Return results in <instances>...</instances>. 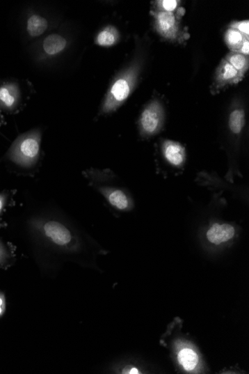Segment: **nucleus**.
Segmentation results:
<instances>
[{"label": "nucleus", "mask_w": 249, "mask_h": 374, "mask_svg": "<svg viewBox=\"0 0 249 374\" xmlns=\"http://www.w3.org/2000/svg\"><path fill=\"white\" fill-rule=\"evenodd\" d=\"M84 176L91 188L102 194L112 207L120 211L131 209V193L117 175L109 170L90 169L85 171Z\"/></svg>", "instance_id": "nucleus-1"}, {"label": "nucleus", "mask_w": 249, "mask_h": 374, "mask_svg": "<svg viewBox=\"0 0 249 374\" xmlns=\"http://www.w3.org/2000/svg\"><path fill=\"white\" fill-rule=\"evenodd\" d=\"M40 134L30 132L17 139L8 153V158L24 169L33 167L40 153Z\"/></svg>", "instance_id": "nucleus-2"}, {"label": "nucleus", "mask_w": 249, "mask_h": 374, "mask_svg": "<svg viewBox=\"0 0 249 374\" xmlns=\"http://www.w3.org/2000/svg\"><path fill=\"white\" fill-rule=\"evenodd\" d=\"M165 110L159 100L152 101L143 109L139 119V130L143 139H148L156 136L163 128Z\"/></svg>", "instance_id": "nucleus-3"}, {"label": "nucleus", "mask_w": 249, "mask_h": 374, "mask_svg": "<svg viewBox=\"0 0 249 374\" xmlns=\"http://www.w3.org/2000/svg\"><path fill=\"white\" fill-rule=\"evenodd\" d=\"M134 78L132 75L120 78L114 82L101 114H109L116 111L130 95Z\"/></svg>", "instance_id": "nucleus-4"}, {"label": "nucleus", "mask_w": 249, "mask_h": 374, "mask_svg": "<svg viewBox=\"0 0 249 374\" xmlns=\"http://www.w3.org/2000/svg\"><path fill=\"white\" fill-rule=\"evenodd\" d=\"M244 76L225 59H223L216 70L211 91L214 95H216L226 87L237 84L244 78Z\"/></svg>", "instance_id": "nucleus-5"}, {"label": "nucleus", "mask_w": 249, "mask_h": 374, "mask_svg": "<svg viewBox=\"0 0 249 374\" xmlns=\"http://www.w3.org/2000/svg\"><path fill=\"white\" fill-rule=\"evenodd\" d=\"M163 159L170 168L177 171H183L186 163L185 148L179 142L165 140L161 145Z\"/></svg>", "instance_id": "nucleus-6"}, {"label": "nucleus", "mask_w": 249, "mask_h": 374, "mask_svg": "<svg viewBox=\"0 0 249 374\" xmlns=\"http://www.w3.org/2000/svg\"><path fill=\"white\" fill-rule=\"evenodd\" d=\"M155 29L163 38L179 40L181 32L178 17L173 13L157 12L154 15Z\"/></svg>", "instance_id": "nucleus-7"}, {"label": "nucleus", "mask_w": 249, "mask_h": 374, "mask_svg": "<svg viewBox=\"0 0 249 374\" xmlns=\"http://www.w3.org/2000/svg\"><path fill=\"white\" fill-rule=\"evenodd\" d=\"M42 231L45 235L55 245L67 248L74 241L69 228L60 221L49 220L44 224Z\"/></svg>", "instance_id": "nucleus-8"}, {"label": "nucleus", "mask_w": 249, "mask_h": 374, "mask_svg": "<svg viewBox=\"0 0 249 374\" xmlns=\"http://www.w3.org/2000/svg\"><path fill=\"white\" fill-rule=\"evenodd\" d=\"M235 228L230 224H214L207 231V241L219 246L232 240L235 235Z\"/></svg>", "instance_id": "nucleus-9"}, {"label": "nucleus", "mask_w": 249, "mask_h": 374, "mask_svg": "<svg viewBox=\"0 0 249 374\" xmlns=\"http://www.w3.org/2000/svg\"><path fill=\"white\" fill-rule=\"evenodd\" d=\"M246 125V111L243 108L233 109L227 118V128L232 137L240 139Z\"/></svg>", "instance_id": "nucleus-10"}, {"label": "nucleus", "mask_w": 249, "mask_h": 374, "mask_svg": "<svg viewBox=\"0 0 249 374\" xmlns=\"http://www.w3.org/2000/svg\"><path fill=\"white\" fill-rule=\"evenodd\" d=\"M66 40L59 35H50L44 40L43 47L49 55H56L61 53L66 47Z\"/></svg>", "instance_id": "nucleus-11"}, {"label": "nucleus", "mask_w": 249, "mask_h": 374, "mask_svg": "<svg viewBox=\"0 0 249 374\" xmlns=\"http://www.w3.org/2000/svg\"><path fill=\"white\" fill-rule=\"evenodd\" d=\"M17 93L12 86L0 87V105L6 109H13L17 103Z\"/></svg>", "instance_id": "nucleus-12"}, {"label": "nucleus", "mask_w": 249, "mask_h": 374, "mask_svg": "<svg viewBox=\"0 0 249 374\" xmlns=\"http://www.w3.org/2000/svg\"><path fill=\"white\" fill-rule=\"evenodd\" d=\"M47 20L37 15L31 16L27 22L28 33L31 36L38 37L42 35L47 29Z\"/></svg>", "instance_id": "nucleus-13"}, {"label": "nucleus", "mask_w": 249, "mask_h": 374, "mask_svg": "<svg viewBox=\"0 0 249 374\" xmlns=\"http://www.w3.org/2000/svg\"><path fill=\"white\" fill-rule=\"evenodd\" d=\"M119 39V33L115 28L109 26L102 30L97 38V43L102 47H111Z\"/></svg>", "instance_id": "nucleus-14"}, {"label": "nucleus", "mask_w": 249, "mask_h": 374, "mask_svg": "<svg viewBox=\"0 0 249 374\" xmlns=\"http://www.w3.org/2000/svg\"><path fill=\"white\" fill-rule=\"evenodd\" d=\"M179 361L186 371H191L198 364L199 358L193 350L186 348L179 352Z\"/></svg>", "instance_id": "nucleus-15"}, {"label": "nucleus", "mask_w": 249, "mask_h": 374, "mask_svg": "<svg viewBox=\"0 0 249 374\" xmlns=\"http://www.w3.org/2000/svg\"><path fill=\"white\" fill-rule=\"evenodd\" d=\"M225 59L243 75H245L246 72L248 70V56L235 53V52H231Z\"/></svg>", "instance_id": "nucleus-16"}, {"label": "nucleus", "mask_w": 249, "mask_h": 374, "mask_svg": "<svg viewBox=\"0 0 249 374\" xmlns=\"http://www.w3.org/2000/svg\"><path fill=\"white\" fill-rule=\"evenodd\" d=\"M225 38L227 47H230L232 52H236L239 47L241 46L243 41L246 39H248V38H245L242 33L233 28L227 30Z\"/></svg>", "instance_id": "nucleus-17"}, {"label": "nucleus", "mask_w": 249, "mask_h": 374, "mask_svg": "<svg viewBox=\"0 0 249 374\" xmlns=\"http://www.w3.org/2000/svg\"><path fill=\"white\" fill-rule=\"evenodd\" d=\"M156 3L159 9V11L166 13H173L179 5V2L175 1V0H166V1H158Z\"/></svg>", "instance_id": "nucleus-18"}, {"label": "nucleus", "mask_w": 249, "mask_h": 374, "mask_svg": "<svg viewBox=\"0 0 249 374\" xmlns=\"http://www.w3.org/2000/svg\"><path fill=\"white\" fill-rule=\"evenodd\" d=\"M231 28L235 29L239 32L242 33L246 38H248L249 35V22L248 20H245V22H235L232 24Z\"/></svg>", "instance_id": "nucleus-19"}, {"label": "nucleus", "mask_w": 249, "mask_h": 374, "mask_svg": "<svg viewBox=\"0 0 249 374\" xmlns=\"http://www.w3.org/2000/svg\"><path fill=\"white\" fill-rule=\"evenodd\" d=\"M248 46H249L248 39H246L243 41L241 46L239 47V49H237L236 52H235V53L241 54L246 56H248V54H249Z\"/></svg>", "instance_id": "nucleus-20"}, {"label": "nucleus", "mask_w": 249, "mask_h": 374, "mask_svg": "<svg viewBox=\"0 0 249 374\" xmlns=\"http://www.w3.org/2000/svg\"><path fill=\"white\" fill-rule=\"evenodd\" d=\"M7 200V195L6 193L0 194V212H2Z\"/></svg>", "instance_id": "nucleus-21"}, {"label": "nucleus", "mask_w": 249, "mask_h": 374, "mask_svg": "<svg viewBox=\"0 0 249 374\" xmlns=\"http://www.w3.org/2000/svg\"><path fill=\"white\" fill-rule=\"evenodd\" d=\"M6 257H7V254L5 249L1 244H0V263H2Z\"/></svg>", "instance_id": "nucleus-22"}, {"label": "nucleus", "mask_w": 249, "mask_h": 374, "mask_svg": "<svg viewBox=\"0 0 249 374\" xmlns=\"http://www.w3.org/2000/svg\"><path fill=\"white\" fill-rule=\"evenodd\" d=\"M127 373L137 374V373H139V371L136 368H133L130 369L129 371H127Z\"/></svg>", "instance_id": "nucleus-23"}, {"label": "nucleus", "mask_w": 249, "mask_h": 374, "mask_svg": "<svg viewBox=\"0 0 249 374\" xmlns=\"http://www.w3.org/2000/svg\"><path fill=\"white\" fill-rule=\"evenodd\" d=\"M3 299L0 298V315H1L2 311H3Z\"/></svg>", "instance_id": "nucleus-24"}]
</instances>
